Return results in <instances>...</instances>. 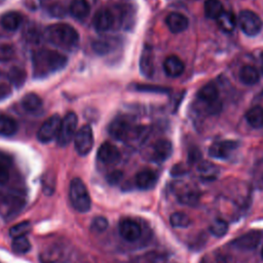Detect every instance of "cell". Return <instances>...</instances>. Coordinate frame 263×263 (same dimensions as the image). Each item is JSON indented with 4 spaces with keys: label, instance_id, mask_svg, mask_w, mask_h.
<instances>
[{
    "label": "cell",
    "instance_id": "1",
    "mask_svg": "<svg viewBox=\"0 0 263 263\" xmlns=\"http://www.w3.org/2000/svg\"><path fill=\"white\" fill-rule=\"evenodd\" d=\"M68 63V58L55 50L40 48L32 54L33 76L35 78L47 77L62 69Z\"/></svg>",
    "mask_w": 263,
    "mask_h": 263
},
{
    "label": "cell",
    "instance_id": "2",
    "mask_svg": "<svg viewBox=\"0 0 263 263\" xmlns=\"http://www.w3.org/2000/svg\"><path fill=\"white\" fill-rule=\"evenodd\" d=\"M44 37L50 44L65 49L74 50L79 44V34L70 25L65 23L51 24L45 28Z\"/></svg>",
    "mask_w": 263,
    "mask_h": 263
},
{
    "label": "cell",
    "instance_id": "3",
    "mask_svg": "<svg viewBox=\"0 0 263 263\" xmlns=\"http://www.w3.org/2000/svg\"><path fill=\"white\" fill-rule=\"evenodd\" d=\"M69 199L72 206L80 213H86L90 210V196L85 184L80 178H73L71 180L69 186Z\"/></svg>",
    "mask_w": 263,
    "mask_h": 263
},
{
    "label": "cell",
    "instance_id": "4",
    "mask_svg": "<svg viewBox=\"0 0 263 263\" xmlns=\"http://www.w3.org/2000/svg\"><path fill=\"white\" fill-rule=\"evenodd\" d=\"M77 115L74 112H69L62 118L60 130L57 136V143L59 146L65 147L74 140L77 133Z\"/></svg>",
    "mask_w": 263,
    "mask_h": 263
},
{
    "label": "cell",
    "instance_id": "5",
    "mask_svg": "<svg viewBox=\"0 0 263 263\" xmlns=\"http://www.w3.org/2000/svg\"><path fill=\"white\" fill-rule=\"evenodd\" d=\"M237 25L239 29L250 37L258 35L263 27L262 20L260 16L249 9L241 10L237 16Z\"/></svg>",
    "mask_w": 263,
    "mask_h": 263
},
{
    "label": "cell",
    "instance_id": "6",
    "mask_svg": "<svg viewBox=\"0 0 263 263\" xmlns=\"http://www.w3.org/2000/svg\"><path fill=\"white\" fill-rule=\"evenodd\" d=\"M62 122V117L59 114H53L49 116L39 127L37 132V139L41 143H48L57 138L60 126Z\"/></svg>",
    "mask_w": 263,
    "mask_h": 263
},
{
    "label": "cell",
    "instance_id": "7",
    "mask_svg": "<svg viewBox=\"0 0 263 263\" xmlns=\"http://www.w3.org/2000/svg\"><path fill=\"white\" fill-rule=\"evenodd\" d=\"M93 146V134L91 127L86 124L82 125L74 137V147L76 152L81 155H87Z\"/></svg>",
    "mask_w": 263,
    "mask_h": 263
},
{
    "label": "cell",
    "instance_id": "8",
    "mask_svg": "<svg viewBox=\"0 0 263 263\" xmlns=\"http://www.w3.org/2000/svg\"><path fill=\"white\" fill-rule=\"evenodd\" d=\"M197 98L199 101L205 103L209 106V110L212 113L218 112L221 109V104L218 102L219 90H218V87L213 82H209L204 84L197 91Z\"/></svg>",
    "mask_w": 263,
    "mask_h": 263
},
{
    "label": "cell",
    "instance_id": "9",
    "mask_svg": "<svg viewBox=\"0 0 263 263\" xmlns=\"http://www.w3.org/2000/svg\"><path fill=\"white\" fill-rule=\"evenodd\" d=\"M116 22V15L110 8H101L96 12L92 24L99 33H104L111 30Z\"/></svg>",
    "mask_w": 263,
    "mask_h": 263
},
{
    "label": "cell",
    "instance_id": "10",
    "mask_svg": "<svg viewBox=\"0 0 263 263\" xmlns=\"http://www.w3.org/2000/svg\"><path fill=\"white\" fill-rule=\"evenodd\" d=\"M118 232L123 239L134 242L140 238L142 229L137 221L130 218H124L118 224Z\"/></svg>",
    "mask_w": 263,
    "mask_h": 263
},
{
    "label": "cell",
    "instance_id": "11",
    "mask_svg": "<svg viewBox=\"0 0 263 263\" xmlns=\"http://www.w3.org/2000/svg\"><path fill=\"white\" fill-rule=\"evenodd\" d=\"M238 143L231 140H223L215 142L209 148V155L217 159H227L231 153L237 148Z\"/></svg>",
    "mask_w": 263,
    "mask_h": 263
},
{
    "label": "cell",
    "instance_id": "12",
    "mask_svg": "<svg viewBox=\"0 0 263 263\" xmlns=\"http://www.w3.org/2000/svg\"><path fill=\"white\" fill-rule=\"evenodd\" d=\"M261 235L262 233L258 230H252L249 231L238 237H236L233 241L232 245L240 250H254L255 248H257V246L260 242L261 239Z\"/></svg>",
    "mask_w": 263,
    "mask_h": 263
},
{
    "label": "cell",
    "instance_id": "13",
    "mask_svg": "<svg viewBox=\"0 0 263 263\" xmlns=\"http://www.w3.org/2000/svg\"><path fill=\"white\" fill-rule=\"evenodd\" d=\"M132 125L122 118L114 119L109 125V134L116 140L125 141L132 136Z\"/></svg>",
    "mask_w": 263,
    "mask_h": 263
},
{
    "label": "cell",
    "instance_id": "14",
    "mask_svg": "<svg viewBox=\"0 0 263 263\" xmlns=\"http://www.w3.org/2000/svg\"><path fill=\"white\" fill-rule=\"evenodd\" d=\"M97 156L101 162L105 164H113L119 160L120 152L115 145L105 142L99 147Z\"/></svg>",
    "mask_w": 263,
    "mask_h": 263
},
{
    "label": "cell",
    "instance_id": "15",
    "mask_svg": "<svg viewBox=\"0 0 263 263\" xmlns=\"http://www.w3.org/2000/svg\"><path fill=\"white\" fill-rule=\"evenodd\" d=\"M140 71L141 74L147 78L152 77L154 73V54L153 50L149 45L143 47L141 57H140Z\"/></svg>",
    "mask_w": 263,
    "mask_h": 263
},
{
    "label": "cell",
    "instance_id": "16",
    "mask_svg": "<svg viewBox=\"0 0 263 263\" xmlns=\"http://www.w3.org/2000/svg\"><path fill=\"white\" fill-rule=\"evenodd\" d=\"M157 180V174L149 168L142 170L136 175V185L141 190H150L154 188Z\"/></svg>",
    "mask_w": 263,
    "mask_h": 263
},
{
    "label": "cell",
    "instance_id": "17",
    "mask_svg": "<svg viewBox=\"0 0 263 263\" xmlns=\"http://www.w3.org/2000/svg\"><path fill=\"white\" fill-rule=\"evenodd\" d=\"M173 152L172 143L168 140L160 139L156 141L152 147V159L157 162L165 161Z\"/></svg>",
    "mask_w": 263,
    "mask_h": 263
},
{
    "label": "cell",
    "instance_id": "18",
    "mask_svg": "<svg viewBox=\"0 0 263 263\" xmlns=\"http://www.w3.org/2000/svg\"><path fill=\"white\" fill-rule=\"evenodd\" d=\"M165 24L171 32L181 33L188 28L189 20L180 12H172L166 16Z\"/></svg>",
    "mask_w": 263,
    "mask_h": 263
},
{
    "label": "cell",
    "instance_id": "19",
    "mask_svg": "<svg viewBox=\"0 0 263 263\" xmlns=\"http://www.w3.org/2000/svg\"><path fill=\"white\" fill-rule=\"evenodd\" d=\"M163 71L164 73L172 78L179 77L184 72L185 66L183 61L177 55H170L163 62Z\"/></svg>",
    "mask_w": 263,
    "mask_h": 263
},
{
    "label": "cell",
    "instance_id": "20",
    "mask_svg": "<svg viewBox=\"0 0 263 263\" xmlns=\"http://www.w3.org/2000/svg\"><path fill=\"white\" fill-rule=\"evenodd\" d=\"M197 173L201 180L211 182L216 180L219 176V167L211 161L202 160L197 165Z\"/></svg>",
    "mask_w": 263,
    "mask_h": 263
},
{
    "label": "cell",
    "instance_id": "21",
    "mask_svg": "<svg viewBox=\"0 0 263 263\" xmlns=\"http://www.w3.org/2000/svg\"><path fill=\"white\" fill-rule=\"evenodd\" d=\"M21 105L25 111L29 113H37L42 108V100L38 95L30 92L22 98Z\"/></svg>",
    "mask_w": 263,
    "mask_h": 263
},
{
    "label": "cell",
    "instance_id": "22",
    "mask_svg": "<svg viewBox=\"0 0 263 263\" xmlns=\"http://www.w3.org/2000/svg\"><path fill=\"white\" fill-rule=\"evenodd\" d=\"M23 22V16L16 11H9L2 15L0 24L6 31H16Z\"/></svg>",
    "mask_w": 263,
    "mask_h": 263
},
{
    "label": "cell",
    "instance_id": "23",
    "mask_svg": "<svg viewBox=\"0 0 263 263\" xmlns=\"http://www.w3.org/2000/svg\"><path fill=\"white\" fill-rule=\"evenodd\" d=\"M260 79L259 71L252 65H245L239 71V80L245 85H255Z\"/></svg>",
    "mask_w": 263,
    "mask_h": 263
},
{
    "label": "cell",
    "instance_id": "24",
    "mask_svg": "<svg viewBox=\"0 0 263 263\" xmlns=\"http://www.w3.org/2000/svg\"><path fill=\"white\" fill-rule=\"evenodd\" d=\"M217 23L219 28L226 33H230L232 32L236 25H237V18L235 17V15L233 14V12L228 11V10H224L221 15L217 18Z\"/></svg>",
    "mask_w": 263,
    "mask_h": 263
},
{
    "label": "cell",
    "instance_id": "25",
    "mask_svg": "<svg viewBox=\"0 0 263 263\" xmlns=\"http://www.w3.org/2000/svg\"><path fill=\"white\" fill-rule=\"evenodd\" d=\"M70 13L78 20H82L89 14L90 6L86 0H73L69 7Z\"/></svg>",
    "mask_w": 263,
    "mask_h": 263
},
{
    "label": "cell",
    "instance_id": "26",
    "mask_svg": "<svg viewBox=\"0 0 263 263\" xmlns=\"http://www.w3.org/2000/svg\"><path fill=\"white\" fill-rule=\"evenodd\" d=\"M246 120L254 128L263 127V108L260 106L250 108L246 113Z\"/></svg>",
    "mask_w": 263,
    "mask_h": 263
},
{
    "label": "cell",
    "instance_id": "27",
    "mask_svg": "<svg viewBox=\"0 0 263 263\" xmlns=\"http://www.w3.org/2000/svg\"><path fill=\"white\" fill-rule=\"evenodd\" d=\"M18 129L15 119L8 115H0V135L4 137L13 136Z\"/></svg>",
    "mask_w": 263,
    "mask_h": 263
},
{
    "label": "cell",
    "instance_id": "28",
    "mask_svg": "<svg viewBox=\"0 0 263 263\" xmlns=\"http://www.w3.org/2000/svg\"><path fill=\"white\" fill-rule=\"evenodd\" d=\"M204 14L206 17L217 20L224 11L223 4L220 0H206L203 5Z\"/></svg>",
    "mask_w": 263,
    "mask_h": 263
},
{
    "label": "cell",
    "instance_id": "29",
    "mask_svg": "<svg viewBox=\"0 0 263 263\" xmlns=\"http://www.w3.org/2000/svg\"><path fill=\"white\" fill-rule=\"evenodd\" d=\"M178 200L182 204L194 206L199 201V193L194 189H187L178 195Z\"/></svg>",
    "mask_w": 263,
    "mask_h": 263
},
{
    "label": "cell",
    "instance_id": "30",
    "mask_svg": "<svg viewBox=\"0 0 263 263\" xmlns=\"http://www.w3.org/2000/svg\"><path fill=\"white\" fill-rule=\"evenodd\" d=\"M209 231L216 237H222L228 231V223L221 218H216L210 224Z\"/></svg>",
    "mask_w": 263,
    "mask_h": 263
},
{
    "label": "cell",
    "instance_id": "31",
    "mask_svg": "<svg viewBox=\"0 0 263 263\" xmlns=\"http://www.w3.org/2000/svg\"><path fill=\"white\" fill-rule=\"evenodd\" d=\"M11 249L15 254H20V255L26 254L30 251L31 243L26 236L16 237V238H13V240H12Z\"/></svg>",
    "mask_w": 263,
    "mask_h": 263
},
{
    "label": "cell",
    "instance_id": "32",
    "mask_svg": "<svg viewBox=\"0 0 263 263\" xmlns=\"http://www.w3.org/2000/svg\"><path fill=\"white\" fill-rule=\"evenodd\" d=\"M170 222L173 227L176 228H186L190 225V218L182 212H176L171 215Z\"/></svg>",
    "mask_w": 263,
    "mask_h": 263
},
{
    "label": "cell",
    "instance_id": "33",
    "mask_svg": "<svg viewBox=\"0 0 263 263\" xmlns=\"http://www.w3.org/2000/svg\"><path fill=\"white\" fill-rule=\"evenodd\" d=\"M9 167H10L9 158L5 154L0 152V185H4L8 182L10 177Z\"/></svg>",
    "mask_w": 263,
    "mask_h": 263
},
{
    "label": "cell",
    "instance_id": "34",
    "mask_svg": "<svg viewBox=\"0 0 263 263\" xmlns=\"http://www.w3.org/2000/svg\"><path fill=\"white\" fill-rule=\"evenodd\" d=\"M30 229H31V223L29 221H24V222H21L18 224L13 225L9 229V235L12 238L26 236V234L30 231Z\"/></svg>",
    "mask_w": 263,
    "mask_h": 263
},
{
    "label": "cell",
    "instance_id": "35",
    "mask_svg": "<svg viewBox=\"0 0 263 263\" xmlns=\"http://www.w3.org/2000/svg\"><path fill=\"white\" fill-rule=\"evenodd\" d=\"M8 78L14 86L20 87L24 84V82L26 80V72L23 69L14 67L10 70V72L8 74Z\"/></svg>",
    "mask_w": 263,
    "mask_h": 263
},
{
    "label": "cell",
    "instance_id": "36",
    "mask_svg": "<svg viewBox=\"0 0 263 263\" xmlns=\"http://www.w3.org/2000/svg\"><path fill=\"white\" fill-rule=\"evenodd\" d=\"M91 47L98 54H107L112 49V43L106 39H97L91 42Z\"/></svg>",
    "mask_w": 263,
    "mask_h": 263
},
{
    "label": "cell",
    "instance_id": "37",
    "mask_svg": "<svg viewBox=\"0 0 263 263\" xmlns=\"http://www.w3.org/2000/svg\"><path fill=\"white\" fill-rule=\"evenodd\" d=\"M14 57V48L9 44H0V62H8Z\"/></svg>",
    "mask_w": 263,
    "mask_h": 263
},
{
    "label": "cell",
    "instance_id": "38",
    "mask_svg": "<svg viewBox=\"0 0 263 263\" xmlns=\"http://www.w3.org/2000/svg\"><path fill=\"white\" fill-rule=\"evenodd\" d=\"M91 230L96 232H103L108 227V220L105 217L98 216L91 222Z\"/></svg>",
    "mask_w": 263,
    "mask_h": 263
},
{
    "label": "cell",
    "instance_id": "39",
    "mask_svg": "<svg viewBox=\"0 0 263 263\" xmlns=\"http://www.w3.org/2000/svg\"><path fill=\"white\" fill-rule=\"evenodd\" d=\"M122 179V173L120 171H114L112 173H110L107 177V180L109 183L111 184H117L118 182H120V180Z\"/></svg>",
    "mask_w": 263,
    "mask_h": 263
},
{
    "label": "cell",
    "instance_id": "40",
    "mask_svg": "<svg viewBox=\"0 0 263 263\" xmlns=\"http://www.w3.org/2000/svg\"><path fill=\"white\" fill-rule=\"evenodd\" d=\"M186 172H187L186 166H185L183 163H178V164H176V165L172 168L171 174H172V176L179 177V176H182V175L186 174Z\"/></svg>",
    "mask_w": 263,
    "mask_h": 263
},
{
    "label": "cell",
    "instance_id": "41",
    "mask_svg": "<svg viewBox=\"0 0 263 263\" xmlns=\"http://www.w3.org/2000/svg\"><path fill=\"white\" fill-rule=\"evenodd\" d=\"M11 92V88L6 84H0V101L6 99Z\"/></svg>",
    "mask_w": 263,
    "mask_h": 263
},
{
    "label": "cell",
    "instance_id": "42",
    "mask_svg": "<svg viewBox=\"0 0 263 263\" xmlns=\"http://www.w3.org/2000/svg\"><path fill=\"white\" fill-rule=\"evenodd\" d=\"M261 71L263 73V52L261 53Z\"/></svg>",
    "mask_w": 263,
    "mask_h": 263
},
{
    "label": "cell",
    "instance_id": "43",
    "mask_svg": "<svg viewBox=\"0 0 263 263\" xmlns=\"http://www.w3.org/2000/svg\"><path fill=\"white\" fill-rule=\"evenodd\" d=\"M261 255H262V258H263V248H262V251H261Z\"/></svg>",
    "mask_w": 263,
    "mask_h": 263
},
{
    "label": "cell",
    "instance_id": "44",
    "mask_svg": "<svg viewBox=\"0 0 263 263\" xmlns=\"http://www.w3.org/2000/svg\"><path fill=\"white\" fill-rule=\"evenodd\" d=\"M172 263H176V262H172Z\"/></svg>",
    "mask_w": 263,
    "mask_h": 263
}]
</instances>
